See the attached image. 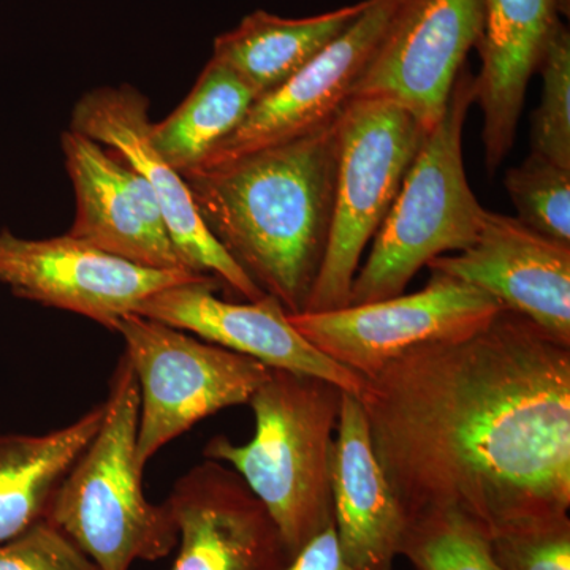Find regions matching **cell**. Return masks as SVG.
Masks as SVG:
<instances>
[{
    "mask_svg": "<svg viewBox=\"0 0 570 570\" xmlns=\"http://www.w3.org/2000/svg\"><path fill=\"white\" fill-rule=\"evenodd\" d=\"M61 148L77 205L67 235L146 268L186 269L156 195L141 176L75 130L61 135Z\"/></svg>",
    "mask_w": 570,
    "mask_h": 570,
    "instance_id": "cell-16",
    "label": "cell"
},
{
    "mask_svg": "<svg viewBox=\"0 0 570 570\" xmlns=\"http://www.w3.org/2000/svg\"><path fill=\"white\" fill-rule=\"evenodd\" d=\"M340 112L294 140L183 175L216 242L288 316L305 313L324 264L335 208Z\"/></svg>",
    "mask_w": 570,
    "mask_h": 570,
    "instance_id": "cell-2",
    "label": "cell"
},
{
    "mask_svg": "<svg viewBox=\"0 0 570 570\" xmlns=\"http://www.w3.org/2000/svg\"><path fill=\"white\" fill-rule=\"evenodd\" d=\"M0 570H100L62 531L41 520L0 543Z\"/></svg>",
    "mask_w": 570,
    "mask_h": 570,
    "instance_id": "cell-26",
    "label": "cell"
},
{
    "mask_svg": "<svg viewBox=\"0 0 570 570\" xmlns=\"http://www.w3.org/2000/svg\"><path fill=\"white\" fill-rule=\"evenodd\" d=\"M504 186L521 224L570 246V168L531 153L509 168Z\"/></svg>",
    "mask_w": 570,
    "mask_h": 570,
    "instance_id": "cell-23",
    "label": "cell"
},
{
    "mask_svg": "<svg viewBox=\"0 0 570 570\" xmlns=\"http://www.w3.org/2000/svg\"><path fill=\"white\" fill-rule=\"evenodd\" d=\"M102 425L52 498L47 519L100 570L159 561L178 546L168 505L153 504L137 463L140 392L126 355L105 401Z\"/></svg>",
    "mask_w": 570,
    "mask_h": 570,
    "instance_id": "cell-4",
    "label": "cell"
},
{
    "mask_svg": "<svg viewBox=\"0 0 570 570\" xmlns=\"http://www.w3.org/2000/svg\"><path fill=\"white\" fill-rule=\"evenodd\" d=\"M428 132L392 100L356 97L341 110L332 230L305 313L348 306L362 254L384 223Z\"/></svg>",
    "mask_w": 570,
    "mask_h": 570,
    "instance_id": "cell-6",
    "label": "cell"
},
{
    "mask_svg": "<svg viewBox=\"0 0 570 570\" xmlns=\"http://www.w3.org/2000/svg\"><path fill=\"white\" fill-rule=\"evenodd\" d=\"M333 523L354 570H393L406 513L382 471L358 396L344 392L333 449Z\"/></svg>",
    "mask_w": 570,
    "mask_h": 570,
    "instance_id": "cell-18",
    "label": "cell"
},
{
    "mask_svg": "<svg viewBox=\"0 0 570 570\" xmlns=\"http://www.w3.org/2000/svg\"><path fill=\"white\" fill-rule=\"evenodd\" d=\"M165 504L178 528L170 570H285L292 561L264 502L219 461L189 469Z\"/></svg>",
    "mask_w": 570,
    "mask_h": 570,
    "instance_id": "cell-13",
    "label": "cell"
},
{
    "mask_svg": "<svg viewBox=\"0 0 570 570\" xmlns=\"http://www.w3.org/2000/svg\"><path fill=\"white\" fill-rule=\"evenodd\" d=\"M367 0L307 18L255 10L213 45L214 61L234 70L258 99L276 91L335 41L366 9Z\"/></svg>",
    "mask_w": 570,
    "mask_h": 570,
    "instance_id": "cell-19",
    "label": "cell"
},
{
    "mask_svg": "<svg viewBox=\"0 0 570 570\" xmlns=\"http://www.w3.org/2000/svg\"><path fill=\"white\" fill-rule=\"evenodd\" d=\"M480 288L512 313L570 344V246L547 238L517 217L487 212L482 230L459 255L426 265Z\"/></svg>",
    "mask_w": 570,
    "mask_h": 570,
    "instance_id": "cell-15",
    "label": "cell"
},
{
    "mask_svg": "<svg viewBox=\"0 0 570 570\" xmlns=\"http://www.w3.org/2000/svg\"><path fill=\"white\" fill-rule=\"evenodd\" d=\"M404 3L406 0H367L363 13L305 69L255 100L243 122L198 167L230 163L332 121L354 97L356 85Z\"/></svg>",
    "mask_w": 570,
    "mask_h": 570,
    "instance_id": "cell-11",
    "label": "cell"
},
{
    "mask_svg": "<svg viewBox=\"0 0 570 570\" xmlns=\"http://www.w3.org/2000/svg\"><path fill=\"white\" fill-rule=\"evenodd\" d=\"M358 400L407 521L453 510L493 538L569 517L570 344L530 318L409 348Z\"/></svg>",
    "mask_w": 570,
    "mask_h": 570,
    "instance_id": "cell-1",
    "label": "cell"
},
{
    "mask_svg": "<svg viewBox=\"0 0 570 570\" xmlns=\"http://www.w3.org/2000/svg\"><path fill=\"white\" fill-rule=\"evenodd\" d=\"M219 285L214 277L171 285L146 298L134 313L194 333L273 370L321 377L343 392L360 395L365 379L307 343L276 298L265 295L243 305L228 303L214 295Z\"/></svg>",
    "mask_w": 570,
    "mask_h": 570,
    "instance_id": "cell-14",
    "label": "cell"
},
{
    "mask_svg": "<svg viewBox=\"0 0 570 570\" xmlns=\"http://www.w3.org/2000/svg\"><path fill=\"white\" fill-rule=\"evenodd\" d=\"M570 0H560V13L569 17Z\"/></svg>",
    "mask_w": 570,
    "mask_h": 570,
    "instance_id": "cell-28",
    "label": "cell"
},
{
    "mask_svg": "<svg viewBox=\"0 0 570 570\" xmlns=\"http://www.w3.org/2000/svg\"><path fill=\"white\" fill-rule=\"evenodd\" d=\"M472 105L474 75L466 66L379 227L370 257L356 272L348 306L403 295L433 258L463 253L478 239L487 209L469 186L463 160L464 122Z\"/></svg>",
    "mask_w": 570,
    "mask_h": 570,
    "instance_id": "cell-5",
    "label": "cell"
},
{
    "mask_svg": "<svg viewBox=\"0 0 570 570\" xmlns=\"http://www.w3.org/2000/svg\"><path fill=\"white\" fill-rule=\"evenodd\" d=\"M483 7L485 0H406L352 99L392 100L433 129L478 45Z\"/></svg>",
    "mask_w": 570,
    "mask_h": 570,
    "instance_id": "cell-12",
    "label": "cell"
},
{
    "mask_svg": "<svg viewBox=\"0 0 570 570\" xmlns=\"http://www.w3.org/2000/svg\"><path fill=\"white\" fill-rule=\"evenodd\" d=\"M400 554L417 570H501L489 535L453 510L409 520Z\"/></svg>",
    "mask_w": 570,
    "mask_h": 570,
    "instance_id": "cell-22",
    "label": "cell"
},
{
    "mask_svg": "<svg viewBox=\"0 0 570 570\" xmlns=\"http://www.w3.org/2000/svg\"><path fill=\"white\" fill-rule=\"evenodd\" d=\"M115 332L126 343L140 392L137 463L145 469L165 445L223 409L249 403L269 376L250 356L130 313Z\"/></svg>",
    "mask_w": 570,
    "mask_h": 570,
    "instance_id": "cell-7",
    "label": "cell"
},
{
    "mask_svg": "<svg viewBox=\"0 0 570 570\" xmlns=\"http://www.w3.org/2000/svg\"><path fill=\"white\" fill-rule=\"evenodd\" d=\"M209 277L135 265L70 235L28 239L0 230V284L18 298L80 314L111 332L157 292Z\"/></svg>",
    "mask_w": 570,
    "mask_h": 570,
    "instance_id": "cell-9",
    "label": "cell"
},
{
    "mask_svg": "<svg viewBox=\"0 0 570 570\" xmlns=\"http://www.w3.org/2000/svg\"><path fill=\"white\" fill-rule=\"evenodd\" d=\"M285 570H354L344 560L337 542L335 523L326 527L321 534L311 539L292 558Z\"/></svg>",
    "mask_w": 570,
    "mask_h": 570,
    "instance_id": "cell-27",
    "label": "cell"
},
{
    "mask_svg": "<svg viewBox=\"0 0 570 570\" xmlns=\"http://www.w3.org/2000/svg\"><path fill=\"white\" fill-rule=\"evenodd\" d=\"M501 570H570V519L542 521L490 538Z\"/></svg>",
    "mask_w": 570,
    "mask_h": 570,
    "instance_id": "cell-25",
    "label": "cell"
},
{
    "mask_svg": "<svg viewBox=\"0 0 570 570\" xmlns=\"http://www.w3.org/2000/svg\"><path fill=\"white\" fill-rule=\"evenodd\" d=\"M257 99L254 89L234 70L209 59L179 107L153 124L154 146L184 175L234 132Z\"/></svg>",
    "mask_w": 570,
    "mask_h": 570,
    "instance_id": "cell-21",
    "label": "cell"
},
{
    "mask_svg": "<svg viewBox=\"0 0 570 570\" xmlns=\"http://www.w3.org/2000/svg\"><path fill=\"white\" fill-rule=\"evenodd\" d=\"M69 129L107 146L148 184L184 268L213 276L246 302L264 298V292L232 261L202 220L186 179L154 146L149 100L140 91L132 86H105L86 92L75 104Z\"/></svg>",
    "mask_w": 570,
    "mask_h": 570,
    "instance_id": "cell-10",
    "label": "cell"
},
{
    "mask_svg": "<svg viewBox=\"0 0 570 570\" xmlns=\"http://www.w3.org/2000/svg\"><path fill=\"white\" fill-rule=\"evenodd\" d=\"M105 404L45 434L0 436V543L47 519L52 498L102 425Z\"/></svg>",
    "mask_w": 570,
    "mask_h": 570,
    "instance_id": "cell-20",
    "label": "cell"
},
{
    "mask_svg": "<svg viewBox=\"0 0 570 570\" xmlns=\"http://www.w3.org/2000/svg\"><path fill=\"white\" fill-rule=\"evenodd\" d=\"M560 21V0H485L475 45L482 67L474 77V104L483 115V149L491 175L515 142L528 86Z\"/></svg>",
    "mask_w": 570,
    "mask_h": 570,
    "instance_id": "cell-17",
    "label": "cell"
},
{
    "mask_svg": "<svg viewBox=\"0 0 570 570\" xmlns=\"http://www.w3.org/2000/svg\"><path fill=\"white\" fill-rule=\"evenodd\" d=\"M501 311L474 285L431 272L415 294L287 317L318 352L366 379L409 348L479 332Z\"/></svg>",
    "mask_w": 570,
    "mask_h": 570,
    "instance_id": "cell-8",
    "label": "cell"
},
{
    "mask_svg": "<svg viewBox=\"0 0 570 570\" xmlns=\"http://www.w3.org/2000/svg\"><path fill=\"white\" fill-rule=\"evenodd\" d=\"M343 390L307 374L273 370L249 400L255 434L236 445L206 442L205 459L230 464L264 502L294 558L333 523L332 468Z\"/></svg>",
    "mask_w": 570,
    "mask_h": 570,
    "instance_id": "cell-3",
    "label": "cell"
},
{
    "mask_svg": "<svg viewBox=\"0 0 570 570\" xmlns=\"http://www.w3.org/2000/svg\"><path fill=\"white\" fill-rule=\"evenodd\" d=\"M542 97L532 116L531 153L570 168V33L558 22L539 70Z\"/></svg>",
    "mask_w": 570,
    "mask_h": 570,
    "instance_id": "cell-24",
    "label": "cell"
}]
</instances>
